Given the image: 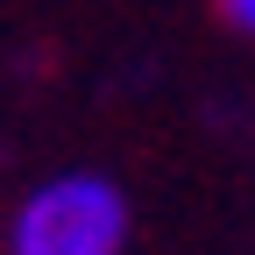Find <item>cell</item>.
<instances>
[{"mask_svg":"<svg viewBox=\"0 0 255 255\" xmlns=\"http://www.w3.org/2000/svg\"><path fill=\"white\" fill-rule=\"evenodd\" d=\"M128 248V199L114 177H50L14 206L7 255H121Z\"/></svg>","mask_w":255,"mask_h":255,"instance_id":"cell-1","label":"cell"},{"mask_svg":"<svg viewBox=\"0 0 255 255\" xmlns=\"http://www.w3.org/2000/svg\"><path fill=\"white\" fill-rule=\"evenodd\" d=\"M220 14H227V28H241V36H255V0H220Z\"/></svg>","mask_w":255,"mask_h":255,"instance_id":"cell-2","label":"cell"}]
</instances>
